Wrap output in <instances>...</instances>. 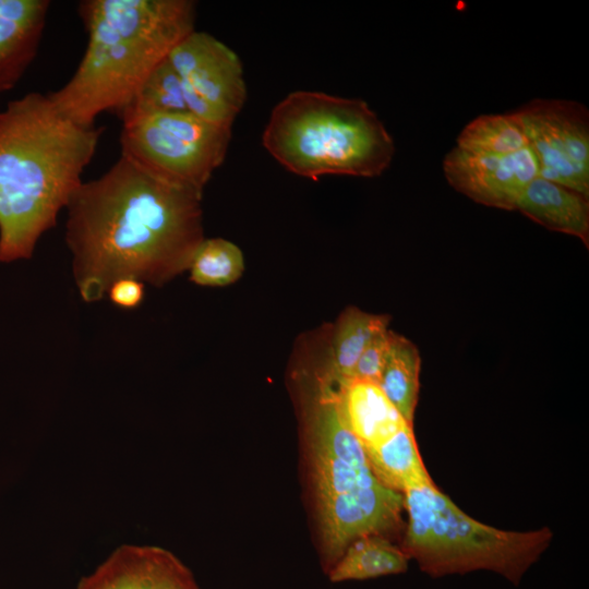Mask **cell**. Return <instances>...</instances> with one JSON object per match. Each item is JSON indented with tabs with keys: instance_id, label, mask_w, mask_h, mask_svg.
I'll return each instance as SVG.
<instances>
[{
	"instance_id": "22",
	"label": "cell",
	"mask_w": 589,
	"mask_h": 589,
	"mask_svg": "<svg viewBox=\"0 0 589 589\" xmlns=\"http://www.w3.org/2000/svg\"><path fill=\"white\" fill-rule=\"evenodd\" d=\"M390 329H380L369 341L353 369L352 377L378 383L388 349Z\"/></svg>"
},
{
	"instance_id": "16",
	"label": "cell",
	"mask_w": 589,
	"mask_h": 589,
	"mask_svg": "<svg viewBox=\"0 0 589 589\" xmlns=\"http://www.w3.org/2000/svg\"><path fill=\"white\" fill-rule=\"evenodd\" d=\"M389 320L356 306L345 309L333 327L329 363L323 374L334 384L350 380L364 348L380 329L388 327Z\"/></svg>"
},
{
	"instance_id": "15",
	"label": "cell",
	"mask_w": 589,
	"mask_h": 589,
	"mask_svg": "<svg viewBox=\"0 0 589 589\" xmlns=\"http://www.w3.org/2000/svg\"><path fill=\"white\" fill-rule=\"evenodd\" d=\"M409 560L389 538L370 534L350 543L327 575L330 582L368 580L402 574L408 569Z\"/></svg>"
},
{
	"instance_id": "6",
	"label": "cell",
	"mask_w": 589,
	"mask_h": 589,
	"mask_svg": "<svg viewBox=\"0 0 589 589\" xmlns=\"http://www.w3.org/2000/svg\"><path fill=\"white\" fill-rule=\"evenodd\" d=\"M406 522L400 548L431 577L491 570L518 585L550 545L549 527L502 530L461 510L434 482L404 492Z\"/></svg>"
},
{
	"instance_id": "3",
	"label": "cell",
	"mask_w": 589,
	"mask_h": 589,
	"mask_svg": "<svg viewBox=\"0 0 589 589\" xmlns=\"http://www.w3.org/2000/svg\"><path fill=\"white\" fill-rule=\"evenodd\" d=\"M79 13L88 34L72 77L48 93L57 109L83 127L104 111L118 116L151 72L194 31L191 0H85Z\"/></svg>"
},
{
	"instance_id": "7",
	"label": "cell",
	"mask_w": 589,
	"mask_h": 589,
	"mask_svg": "<svg viewBox=\"0 0 589 589\" xmlns=\"http://www.w3.org/2000/svg\"><path fill=\"white\" fill-rule=\"evenodd\" d=\"M121 155L200 194L225 159L231 128L190 112L121 117Z\"/></svg>"
},
{
	"instance_id": "17",
	"label": "cell",
	"mask_w": 589,
	"mask_h": 589,
	"mask_svg": "<svg viewBox=\"0 0 589 589\" xmlns=\"http://www.w3.org/2000/svg\"><path fill=\"white\" fill-rule=\"evenodd\" d=\"M376 478L402 493L407 488L433 482L425 468L411 424H406L382 444L364 450Z\"/></svg>"
},
{
	"instance_id": "1",
	"label": "cell",
	"mask_w": 589,
	"mask_h": 589,
	"mask_svg": "<svg viewBox=\"0 0 589 589\" xmlns=\"http://www.w3.org/2000/svg\"><path fill=\"white\" fill-rule=\"evenodd\" d=\"M201 199L123 155L83 182L65 227L82 299L101 300L120 278L161 286L188 269L204 239Z\"/></svg>"
},
{
	"instance_id": "23",
	"label": "cell",
	"mask_w": 589,
	"mask_h": 589,
	"mask_svg": "<svg viewBox=\"0 0 589 589\" xmlns=\"http://www.w3.org/2000/svg\"><path fill=\"white\" fill-rule=\"evenodd\" d=\"M110 301L121 309H135L144 299V284L135 278H120L108 291Z\"/></svg>"
},
{
	"instance_id": "14",
	"label": "cell",
	"mask_w": 589,
	"mask_h": 589,
	"mask_svg": "<svg viewBox=\"0 0 589 589\" xmlns=\"http://www.w3.org/2000/svg\"><path fill=\"white\" fill-rule=\"evenodd\" d=\"M516 209L543 227L589 243V203L585 195L541 177L520 195Z\"/></svg>"
},
{
	"instance_id": "12",
	"label": "cell",
	"mask_w": 589,
	"mask_h": 589,
	"mask_svg": "<svg viewBox=\"0 0 589 589\" xmlns=\"http://www.w3.org/2000/svg\"><path fill=\"white\" fill-rule=\"evenodd\" d=\"M48 0H0V93L15 86L35 58Z\"/></svg>"
},
{
	"instance_id": "2",
	"label": "cell",
	"mask_w": 589,
	"mask_h": 589,
	"mask_svg": "<svg viewBox=\"0 0 589 589\" xmlns=\"http://www.w3.org/2000/svg\"><path fill=\"white\" fill-rule=\"evenodd\" d=\"M103 131L70 120L38 92L0 111V262L32 257L83 183Z\"/></svg>"
},
{
	"instance_id": "8",
	"label": "cell",
	"mask_w": 589,
	"mask_h": 589,
	"mask_svg": "<svg viewBox=\"0 0 589 589\" xmlns=\"http://www.w3.org/2000/svg\"><path fill=\"white\" fill-rule=\"evenodd\" d=\"M539 177L589 197V112L574 100L534 99L513 112Z\"/></svg>"
},
{
	"instance_id": "20",
	"label": "cell",
	"mask_w": 589,
	"mask_h": 589,
	"mask_svg": "<svg viewBox=\"0 0 589 589\" xmlns=\"http://www.w3.org/2000/svg\"><path fill=\"white\" fill-rule=\"evenodd\" d=\"M176 112H189V110L181 79L166 58L146 77L119 117Z\"/></svg>"
},
{
	"instance_id": "19",
	"label": "cell",
	"mask_w": 589,
	"mask_h": 589,
	"mask_svg": "<svg viewBox=\"0 0 589 589\" xmlns=\"http://www.w3.org/2000/svg\"><path fill=\"white\" fill-rule=\"evenodd\" d=\"M456 147L472 154L505 155L529 146L520 124L510 112L477 117L461 130Z\"/></svg>"
},
{
	"instance_id": "4",
	"label": "cell",
	"mask_w": 589,
	"mask_h": 589,
	"mask_svg": "<svg viewBox=\"0 0 589 589\" xmlns=\"http://www.w3.org/2000/svg\"><path fill=\"white\" fill-rule=\"evenodd\" d=\"M304 434L326 572L354 540L402 533V493L376 478L323 375L304 406Z\"/></svg>"
},
{
	"instance_id": "11",
	"label": "cell",
	"mask_w": 589,
	"mask_h": 589,
	"mask_svg": "<svg viewBox=\"0 0 589 589\" xmlns=\"http://www.w3.org/2000/svg\"><path fill=\"white\" fill-rule=\"evenodd\" d=\"M76 589H200L192 572L172 552L124 544L110 553Z\"/></svg>"
},
{
	"instance_id": "13",
	"label": "cell",
	"mask_w": 589,
	"mask_h": 589,
	"mask_svg": "<svg viewBox=\"0 0 589 589\" xmlns=\"http://www.w3.org/2000/svg\"><path fill=\"white\" fill-rule=\"evenodd\" d=\"M334 385L341 416L364 450L409 424L377 383L350 378Z\"/></svg>"
},
{
	"instance_id": "10",
	"label": "cell",
	"mask_w": 589,
	"mask_h": 589,
	"mask_svg": "<svg viewBox=\"0 0 589 589\" xmlns=\"http://www.w3.org/2000/svg\"><path fill=\"white\" fill-rule=\"evenodd\" d=\"M443 170L448 183L476 203L513 211L528 184L539 176L529 147L505 155H481L454 147Z\"/></svg>"
},
{
	"instance_id": "18",
	"label": "cell",
	"mask_w": 589,
	"mask_h": 589,
	"mask_svg": "<svg viewBox=\"0 0 589 589\" xmlns=\"http://www.w3.org/2000/svg\"><path fill=\"white\" fill-rule=\"evenodd\" d=\"M421 357L417 346L393 330L378 386L402 418L413 424L420 390Z\"/></svg>"
},
{
	"instance_id": "21",
	"label": "cell",
	"mask_w": 589,
	"mask_h": 589,
	"mask_svg": "<svg viewBox=\"0 0 589 589\" xmlns=\"http://www.w3.org/2000/svg\"><path fill=\"white\" fill-rule=\"evenodd\" d=\"M190 279L200 286H227L243 273L241 250L232 242L221 239H203L193 253L189 268Z\"/></svg>"
},
{
	"instance_id": "5",
	"label": "cell",
	"mask_w": 589,
	"mask_h": 589,
	"mask_svg": "<svg viewBox=\"0 0 589 589\" xmlns=\"http://www.w3.org/2000/svg\"><path fill=\"white\" fill-rule=\"evenodd\" d=\"M263 145L289 171L313 180L377 177L395 153L392 136L365 101L306 91L277 104Z\"/></svg>"
},
{
	"instance_id": "9",
	"label": "cell",
	"mask_w": 589,
	"mask_h": 589,
	"mask_svg": "<svg viewBox=\"0 0 589 589\" xmlns=\"http://www.w3.org/2000/svg\"><path fill=\"white\" fill-rule=\"evenodd\" d=\"M190 113L231 128L247 97L242 64L221 41L195 29L169 53Z\"/></svg>"
}]
</instances>
